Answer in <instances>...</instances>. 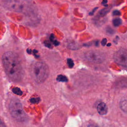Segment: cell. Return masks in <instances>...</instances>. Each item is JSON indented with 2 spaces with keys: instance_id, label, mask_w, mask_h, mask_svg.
I'll return each mask as SVG.
<instances>
[{
  "instance_id": "20",
  "label": "cell",
  "mask_w": 127,
  "mask_h": 127,
  "mask_svg": "<svg viewBox=\"0 0 127 127\" xmlns=\"http://www.w3.org/2000/svg\"><path fill=\"white\" fill-rule=\"evenodd\" d=\"M107 2H108V0H103L102 2H101V3L104 6H108V5L107 4Z\"/></svg>"
},
{
  "instance_id": "11",
  "label": "cell",
  "mask_w": 127,
  "mask_h": 127,
  "mask_svg": "<svg viewBox=\"0 0 127 127\" xmlns=\"http://www.w3.org/2000/svg\"><path fill=\"white\" fill-rule=\"evenodd\" d=\"M57 80L58 81L61 82H66L67 81V78L66 76L63 75H59L57 77Z\"/></svg>"
},
{
  "instance_id": "13",
  "label": "cell",
  "mask_w": 127,
  "mask_h": 127,
  "mask_svg": "<svg viewBox=\"0 0 127 127\" xmlns=\"http://www.w3.org/2000/svg\"><path fill=\"white\" fill-rule=\"evenodd\" d=\"M106 32L109 34H113L114 33V30L112 29L110 27H108L106 28Z\"/></svg>"
},
{
  "instance_id": "17",
  "label": "cell",
  "mask_w": 127,
  "mask_h": 127,
  "mask_svg": "<svg viewBox=\"0 0 127 127\" xmlns=\"http://www.w3.org/2000/svg\"><path fill=\"white\" fill-rule=\"evenodd\" d=\"M97 9H98V7H96L94 8H93L91 11H90L89 12V15H93V14L94 13L95 11Z\"/></svg>"
},
{
  "instance_id": "10",
  "label": "cell",
  "mask_w": 127,
  "mask_h": 127,
  "mask_svg": "<svg viewBox=\"0 0 127 127\" xmlns=\"http://www.w3.org/2000/svg\"><path fill=\"white\" fill-rule=\"evenodd\" d=\"M122 19L120 18H115L113 19L112 20L113 24L115 27L119 26V25H120L122 24Z\"/></svg>"
},
{
  "instance_id": "4",
  "label": "cell",
  "mask_w": 127,
  "mask_h": 127,
  "mask_svg": "<svg viewBox=\"0 0 127 127\" xmlns=\"http://www.w3.org/2000/svg\"><path fill=\"white\" fill-rule=\"evenodd\" d=\"M9 111L11 116L18 122H24L27 116L21 103L19 100L12 99L9 104Z\"/></svg>"
},
{
  "instance_id": "7",
  "label": "cell",
  "mask_w": 127,
  "mask_h": 127,
  "mask_svg": "<svg viewBox=\"0 0 127 127\" xmlns=\"http://www.w3.org/2000/svg\"><path fill=\"white\" fill-rule=\"evenodd\" d=\"M97 110L99 114L102 115H105L108 112V107L105 103L100 102L97 105Z\"/></svg>"
},
{
  "instance_id": "22",
  "label": "cell",
  "mask_w": 127,
  "mask_h": 127,
  "mask_svg": "<svg viewBox=\"0 0 127 127\" xmlns=\"http://www.w3.org/2000/svg\"><path fill=\"white\" fill-rule=\"evenodd\" d=\"M111 45V43H109L107 46H108V47H109V46H110Z\"/></svg>"
},
{
  "instance_id": "1",
  "label": "cell",
  "mask_w": 127,
  "mask_h": 127,
  "mask_svg": "<svg viewBox=\"0 0 127 127\" xmlns=\"http://www.w3.org/2000/svg\"><path fill=\"white\" fill-rule=\"evenodd\" d=\"M2 62L4 71L8 78L13 82H19L23 78V70L18 56L11 51L3 54Z\"/></svg>"
},
{
  "instance_id": "6",
  "label": "cell",
  "mask_w": 127,
  "mask_h": 127,
  "mask_svg": "<svg viewBox=\"0 0 127 127\" xmlns=\"http://www.w3.org/2000/svg\"><path fill=\"white\" fill-rule=\"evenodd\" d=\"M113 59L119 65L127 67V50L120 48L114 53Z\"/></svg>"
},
{
  "instance_id": "5",
  "label": "cell",
  "mask_w": 127,
  "mask_h": 127,
  "mask_svg": "<svg viewBox=\"0 0 127 127\" xmlns=\"http://www.w3.org/2000/svg\"><path fill=\"white\" fill-rule=\"evenodd\" d=\"M85 59L91 62L99 64L102 63L105 59V55L101 52L95 50H90L84 54Z\"/></svg>"
},
{
  "instance_id": "3",
  "label": "cell",
  "mask_w": 127,
  "mask_h": 127,
  "mask_svg": "<svg viewBox=\"0 0 127 127\" xmlns=\"http://www.w3.org/2000/svg\"><path fill=\"white\" fill-rule=\"evenodd\" d=\"M30 73L32 78L36 82L41 83L44 82L49 76V67L44 63L36 62L31 64Z\"/></svg>"
},
{
  "instance_id": "15",
  "label": "cell",
  "mask_w": 127,
  "mask_h": 127,
  "mask_svg": "<svg viewBox=\"0 0 127 127\" xmlns=\"http://www.w3.org/2000/svg\"><path fill=\"white\" fill-rule=\"evenodd\" d=\"M121 12H120V11L118 10H115L113 11V15H116V16H119L121 15Z\"/></svg>"
},
{
  "instance_id": "8",
  "label": "cell",
  "mask_w": 127,
  "mask_h": 127,
  "mask_svg": "<svg viewBox=\"0 0 127 127\" xmlns=\"http://www.w3.org/2000/svg\"><path fill=\"white\" fill-rule=\"evenodd\" d=\"M120 107L123 111L127 112V98H124L121 100Z\"/></svg>"
},
{
  "instance_id": "14",
  "label": "cell",
  "mask_w": 127,
  "mask_h": 127,
  "mask_svg": "<svg viewBox=\"0 0 127 127\" xmlns=\"http://www.w3.org/2000/svg\"><path fill=\"white\" fill-rule=\"evenodd\" d=\"M67 62L68 65V66L70 68H71L73 66L74 64H73V61L71 59H68L67 60Z\"/></svg>"
},
{
  "instance_id": "9",
  "label": "cell",
  "mask_w": 127,
  "mask_h": 127,
  "mask_svg": "<svg viewBox=\"0 0 127 127\" xmlns=\"http://www.w3.org/2000/svg\"><path fill=\"white\" fill-rule=\"evenodd\" d=\"M111 8V7H109V8L106 7V8H104L101 9L99 12V15L100 16H105L109 12Z\"/></svg>"
},
{
  "instance_id": "19",
  "label": "cell",
  "mask_w": 127,
  "mask_h": 127,
  "mask_svg": "<svg viewBox=\"0 0 127 127\" xmlns=\"http://www.w3.org/2000/svg\"><path fill=\"white\" fill-rule=\"evenodd\" d=\"M106 43H107V39L106 38H104L101 41V45L103 46H105V45L106 44Z\"/></svg>"
},
{
  "instance_id": "18",
  "label": "cell",
  "mask_w": 127,
  "mask_h": 127,
  "mask_svg": "<svg viewBox=\"0 0 127 127\" xmlns=\"http://www.w3.org/2000/svg\"><path fill=\"white\" fill-rule=\"evenodd\" d=\"M39 100V99L38 98H32L31 99V102L33 103H37Z\"/></svg>"
},
{
  "instance_id": "21",
  "label": "cell",
  "mask_w": 127,
  "mask_h": 127,
  "mask_svg": "<svg viewBox=\"0 0 127 127\" xmlns=\"http://www.w3.org/2000/svg\"><path fill=\"white\" fill-rule=\"evenodd\" d=\"M0 127H6L2 121L0 119Z\"/></svg>"
},
{
  "instance_id": "16",
  "label": "cell",
  "mask_w": 127,
  "mask_h": 127,
  "mask_svg": "<svg viewBox=\"0 0 127 127\" xmlns=\"http://www.w3.org/2000/svg\"><path fill=\"white\" fill-rule=\"evenodd\" d=\"M86 127H100L95 124L92 123V124H89V125H87Z\"/></svg>"
},
{
  "instance_id": "12",
  "label": "cell",
  "mask_w": 127,
  "mask_h": 127,
  "mask_svg": "<svg viewBox=\"0 0 127 127\" xmlns=\"http://www.w3.org/2000/svg\"><path fill=\"white\" fill-rule=\"evenodd\" d=\"M12 91L13 93H14L15 94H17V95H21L22 94V91L21 90L18 88H14L12 89Z\"/></svg>"
},
{
  "instance_id": "2",
  "label": "cell",
  "mask_w": 127,
  "mask_h": 127,
  "mask_svg": "<svg viewBox=\"0 0 127 127\" xmlns=\"http://www.w3.org/2000/svg\"><path fill=\"white\" fill-rule=\"evenodd\" d=\"M5 8L25 14H35L37 8L29 0H5L3 2Z\"/></svg>"
}]
</instances>
